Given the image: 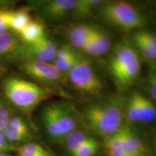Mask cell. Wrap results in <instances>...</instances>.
I'll return each instance as SVG.
<instances>
[{
  "instance_id": "obj_4",
  "label": "cell",
  "mask_w": 156,
  "mask_h": 156,
  "mask_svg": "<svg viewBox=\"0 0 156 156\" xmlns=\"http://www.w3.org/2000/svg\"><path fill=\"white\" fill-rule=\"evenodd\" d=\"M2 88L7 100L23 112L33 111L51 95L47 89L14 76L4 80Z\"/></svg>"
},
{
  "instance_id": "obj_24",
  "label": "cell",
  "mask_w": 156,
  "mask_h": 156,
  "mask_svg": "<svg viewBox=\"0 0 156 156\" xmlns=\"http://www.w3.org/2000/svg\"><path fill=\"white\" fill-rule=\"evenodd\" d=\"M98 150V143L90 137L81 147L71 154L72 156H94Z\"/></svg>"
},
{
  "instance_id": "obj_18",
  "label": "cell",
  "mask_w": 156,
  "mask_h": 156,
  "mask_svg": "<svg viewBox=\"0 0 156 156\" xmlns=\"http://www.w3.org/2000/svg\"><path fill=\"white\" fill-rule=\"evenodd\" d=\"M105 1L101 0H77L72 17L83 18L89 16L95 9H98Z\"/></svg>"
},
{
  "instance_id": "obj_23",
  "label": "cell",
  "mask_w": 156,
  "mask_h": 156,
  "mask_svg": "<svg viewBox=\"0 0 156 156\" xmlns=\"http://www.w3.org/2000/svg\"><path fill=\"white\" fill-rule=\"evenodd\" d=\"M7 126L20 133L31 136L30 129L28 123L21 115H13L9 119Z\"/></svg>"
},
{
  "instance_id": "obj_6",
  "label": "cell",
  "mask_w": 156,
  "mask_h": 156,
  "mask_svg": "<svg viewBox=\"0 0 156 156\" xmlns=\"http://www.w3.org/2000/svg\"><path fill=\"white\" fill-rule=\"evenodd\" d=\"M67 75L73 86L79 92L90 96H98L102 93V81L87 60L82 58Z\"/></svg>"
},
{
  "instance_id": "obj_20",
  "label": "cell",
  "mask_w": 156,
  "mask_h": 156,
  "mask_svg": "<svg viewBox=\"0 0 156 156\" xmlns=\"http://www.w3.org/2000/svg\"><path fill=\"white\" fill-rule=\"evenodd\" d=\"M14 114L7 98L0 95V131H3L7 127L9 119Z\"/></svg>"
},
{
  "instance_id": "obj_27",
  "label": "cell",
  "mask_w": 156,
  "mask_h": 156,
  "mask_svg": "<svg viewBox=\"0 0 156 156\" xmlns=\"http://www.w3.org/2000/svg\"><path fill=\"white\" fill-rule=\"evenodd\" d=\"M4 134L8 142H12V143H18V142H23L28 140L31 136L25 135L24 134L13 129L11 127L7 126L5 129L3 130Z\"/></svg>"
},
{
  "instance_id": "obj_35",
  "label": "cell",
  "mask_w": 156,
  "mask_h": 156,
  "mask_svg": "<svg viewBox=\"0 0 156 156\" xmlns=\"http://www.w3.org/2000/svg\"><path fill=\"white\" fill-rule=\"evenodd\" d=\"M130 156H137V155H130Z\"/></svg>"
},
{
  "instance_id": "obj_21",
  "label": "cell",
  "mask_w": 156,
  "mask_h": 156,
  "mask_svg": "<svg viewBox=\"0 0 156 156\" xmlns=\"http://www.w3.org/2000/svg\"><path fill=\"white\" fill-rule=\"evenodd\" d=\"M20 156H50L44 147L35 143H28L17 149Z\"/></svg>"
},
{
  "instance_id": "obj_26",
  "label": "cell",
  "mask_w": 156,
  "mask_h": 156,
  "mask_svg": "<svg viewBox=\"0 0 156 156\" xmlns=\"http://www.w3.org/2000/svg\"><path fill=\"white\" fill-rule=\"evenodd\" d=\"M146 87L156 104V66L152 65L148 69L146 76Z\"/></svg>"
},
{
  "instance_id": "obj_22",
  "label": "cell",
  "mask_w": 156,
  "mask_h": 156,
  "mask_svg": "<svg viewBox=\"0 0 156 156\" xmlns=\"http://www.w3.org/2000/svg\"><path fill=\"white\" fill-rule=\"evenodd\" d=\"M82 58H83L79 55H76L73 57L65 58V59L55 58L52 64L62 74L68 73L80 62Z\"/></svg>"
},
{
  "instance_id": "obj_31",
  "label": "cell",
  "mask_w": 156,
  "mask_h": 156,
  "mask_svg": "<svg viewBox=\"0 0 156 156\" xmlns=\"http://www.w3.org/2000/svg\"><path fill=\"white\" fill-rule=\"evenodd\" d=\"M9 147V142L6 139L3 131H0V153H4Z\"/></svg>"
},
{
  "instance_id": "obj_5",
  "label": "cell",
  "mask_w": 156,
  "mask_h": 156,
  "mask_svg": "<svg viewBox=\"0 0 156 156\" xmlns=\"http://www.w3.org/2000/svg\"><path fill=\"white\" fill-rule=\"evenodd\" d=\"M98 9L105 22L121 30H140L145 25L143 15L128 2H105Z\"/></svg>"
},
{
  "instance_id": "obj_36",
  "label": "cell",
  "mask_w": 156,
  "mask_h": 156,
  "mask_svg": "<svg viewBox=\"0 0 156 156\" xmlns=\"http://www.w3.org/2000/svg\"><path fill=\"white\" fill-rule=\"evenodd\" d=\"M7 156H10V155H7Z\"/></svg>"
},
{
  "instance_id": "obj_30",
  "label": "cell",
  "mask_w": 156,
  "mask_h": 156,
  "mask_svg": "<svg viewBox=\"0 0 156 156\" xmlns=\"http://www.w3.org/2000/svg\"><path fill=\"white\" fill-rule=\"evenodd\" d=\"M77 55V53L72 48L69 46H62L61 47L58 48L56 52V58H59V59H65V58H69L73 57Z\"/></svg>"
},
{
  "instance_id": "obj_16",
  "label": "cell",
  "mask_w": 156,
  "mask_h": 156,
  "mask_svg": "<svg viewBox=\"0 0 156 156\" xmlns=\"http://www.w3.org/2000/svg\"><path fill=\"white\" fill-rule=\"evenodd\" d=\"M45 34L44 25L40 21L31 20L20 34V38L25 44H32L41 38Z\"/></svg>"
},
{
  "instance_id": "obj_25",
  "label": "cell",
  "mask_w": 156,
  "mask_h": 156,
  "mask_svg": "<svg viewBox=\"0 0 156 156\" xmlns=\"http://www.w3.org/2000/svg\"><path fill=\"white\" fill-rule=\"evenodd\" d=\"M134 44L135 45L136 49H138L139 52L142 54L145 59L151 62L153 66H155L156 64V51L153 50V48L148 46L147 45L144 44L141 41L137 40L136 38H132Z\"/></svg>"
},
{
  "instance_id": "obj_29",
  "label": "cell",
  "mask_w": 156,
  "mask_h": 156,
  "mask_svg": "<svg viewBox=\"0 0 156 156\" xmlns=\"http://www.w3.org/2000/svg\"><path fill=\"white\" fill-rule=\"evenodd\" d=\"M12 11L3 9L0 10V36L9 30V22Z\"/></svg>"
},
{
  "instance_id": "obj_14",
  "label": "cell",
  "mask_w": 156,
  "mask_h": 156,
  "mask_svg": "<svg viewBox=\"0 0 156 156\" xmlns=\"http://www.w3.org/2000/svg\"><path fill=\"white\" fill-rule=\"evenodd\" d=\"M140 124H150L156 120V105L151 99L139 93Z\"/></svg>"
},
{
  "instance_id": "obj_8",
  "label": "cell",
  "mask_w": 156,
  "mask_h": 156,
  "mask_svg": "<svg viewBox=\"0 0 156 156\" xmlns=\"http://www.w3.org/2000/svg\"><path fill=\"white\" fill-rule=\"evenodd\" d=\"M77 2V0H45L33 4L44 18L58 22L72 16Z\"/></svg>"
},
{
  "instance_id": "obj_34",
  "label": "cell",
  "mask_w": 156,
  "mask_h": 156,
  "mask_svg": "<svg viewBox=\"0 0 156 156\" xmlns=\"http://www.w3.org/2000/svg\"><path fill=\"white\" fill-rule=\"evenodd\" d=\"M155 150H156V137H155Z\"/></svg>"
},
{
  "instance_id": "obj_15",
  "label": "cell",
  "mask_w": 156,
  "mask_h": 156,
  "mask_svg": "<svg viewBox=\"0 0 156 156\" xmlns=\"http://www.w3.org/2000/svg\"><path fill=\"white\" fill-rule=\"evenodd\" d=\"M31 20H32L28 8H21L16 11H12L9 29H11L15 34L17 33L20 34Z\"/></svg>"
},
{
  "instance_id": "obj_7",
  "label": "cell",
  "mask_w": 156,
  "mask_h": 156,
  "mask_svg": "<svg viewBox=\"0 0 156 156\" xmlns=\"http://www.w3.org/2000/svg\"><path fill=\"white\" fill-rule=\"evenodd\" d=\"M57 48L54 41L45 34L41 38L32 44L23 42L15 60H22L23 62H41L51 63L55 59Z\"/></svg>"
},
{
  "instance_id": "obj_28",
  "label": "cell",
  "mask_w": 156,
  "mask_h": 156,
  "mask_svg": "<svg viewBox=\"0 0 156 156\" xmlns=\"http://www.w3.org/2000/svg\"><path fill=\"white\" fill-rule=\"evenodd\" d=\"M133 38L141 41L156 51V35L146 31H138L134 34Z\"/></svg>"
},
{
  "instance_id": "obj_19",
  "label": "cell",
  "mask_w": 156,
  "mask_h": 156,
  "mask_svg": "<svg viewBox=\"0 0 156 156\" xmlns=\"http://www.w3.org/2000/svg\"><path fill=\"white\" fill-rule=\"evenodd\" d=\"M90 138V136L86 132L81 129L77 128L68 134L64 142H65L68 152L72 154L80 147H81Z\"/></svg>"
},
{
  "instance_id": "obj_10",
  "label": "cell",
  "mask_w": 156,
  "mask_h": 156,
  "mask_svg": "<svg viewBox=\"0 0 156 156\" xmlns=\"http://www.w3.org/2000/svg\"><path fill=\"white\" fill-rule=\"evenodd\" d=\"M121 141V148L138 156H143L145 147L141 140L131 129L124 126L116 132Z\"/></svg>"
},
{
  "instance_id": "obj_9",
  "label": "cell",
  "mask_w": 156,
  "mask_h": 156,
  "mask_svg": "<svg viewBox=\"0 0 156 156\" xmlns=\"http://www.w3.org/2000/svg\"><path fill=\"white\" fill-rule=\"evenodd\" d=\"M21 69L35 80L45 84H54L62 80V74L52 63L41 62H23Z\"/></svg>"
},
{
  "instance_id": "obj_17",
  "label": "cell",
  "mask_w": 156,
  "mask_h": 156,
  "mask_svg": "<svg viewBox=\"0 0 156 156\" xmlns=\"http://www.w3.org/2000/svg\"><path fill=\"white\" fill-rule=\"evenodd\" d=\"M91 38L96 51V56L103 55L110 51L112 47V41L108 35L102 29L94 26Z\"/></svg>"
},
{
  "instance_id": "obj_11",
  "label": "cell",
  "mask_w": 156,
  "mask_h": 156,
  "mask_svg": "<svg viewBox=\"0 0 156 156\" xmlns=\"http://www.w3.org/2000/svg\"><path fill=\"white\" fill-rule=\"evenodd\" d=\"M23 41L13 32H8L0 36V58L15 60Z\"/></svg>"
},
{
  "instance_id": "obj_3",
  "label": "cell",
  "mask_w": 156,
  "mask_h": 156,
  "mask_svg": "<svg viewBox=\"0 0 156 156\" xmlns=\"http://www.w3.org/2000/svg\"><path fill=\"white\" fill-rule=\"evenodd\" d=\"M41 122L49 139L64 141L69 134L78 128V115L74 107L65 101L49 103L41 111Z\"/></svg>"
},
{
  "instance_id": "obj_33",
  "label": "cell",
  "mask_w": 156,
  "mask_h": 156,
  "mask_svg": "<svg viewBox=\"0 0 156 156\" xmlns=\"http://www.w3.org/2000/svg\"><path fill=\"white\" fill-rule=\"evenodd\" d=\"M0 156H7L5 153H0Z\"/></svg>"
},
{
  "instance_id": "obj_1",
  "label": "cell",
  "mask_w": 156,
  "mask_h": 156,
  "mask_svg": "<svg viewBox=\"0 0 156 156\" xmlns=\"http://www.w3.org/2000/svg\"><path fill=\"white\" fill-rule=\"evenodd\" d=\"M83 116L93 132L106 138L124 126L123 101L118 97L111 96L99 102L90 103L85 107Z\"/></svg>"
},
{
  "instance_id": "obj_2",
  "label": "cell",
  "mask_w": 156,
  "mask_h": 156,
  "mask_svg": "<svg viewBox=\"0 0 156 156\" xmlns=\"http://www.w3.org/2000/svg\"><path fill=\"white\" fill-rule=\"evenodd\" d=\"M108 70L113 81L119 91H125L139 79L141 62L139 53L126 41L114 46L108 59Z\"/></svg>"
},
{
  "instance_id": "obj_13",
  "label": "cell",
  "mask_w": 156,
  "mask_h": 156,
  "mask_svg": "<svg viewBox=\"0 0 156 156\" xmlns=\"http://www.w3.org/2000/svg\"><path fill=\"white\" fill-rule=\"evenodd\" d=\"M139 91L134 90L123 101V111L125 119L132 124H140Z\"/></svg>"
},
{
  "instance_id": "obj_12",
  "label": "cell",
  "mask_w": 156,
  "mask_h": 156,
  "mask_svg": "<svg viewBox=\"0 0 156 156\" xmlns=\"http://www.w3.org/2000/svg\"><path fill=\"white\" fill-rule=\"evenodd\" d=\"M94 25L80 24L74 26L68 33V38L73 48L83 50L92 36Z\"/></svg>"
},
{
  "instance_id": "obj_32",
  "label": "cell",
  "mask_w": 156,
  "mask_h": 156,
  "mask_svg": "<svg viewBox=\"0 0 156 156\" xmlns=\"http://www.w3.org/2000/svg\"><path fill=\"white\" fill-rule=\"evenodd\" d=\"M15 2L11 0H0V10L6 9L9 6L13 5Z\"/></svg>"
}]
</instances>
